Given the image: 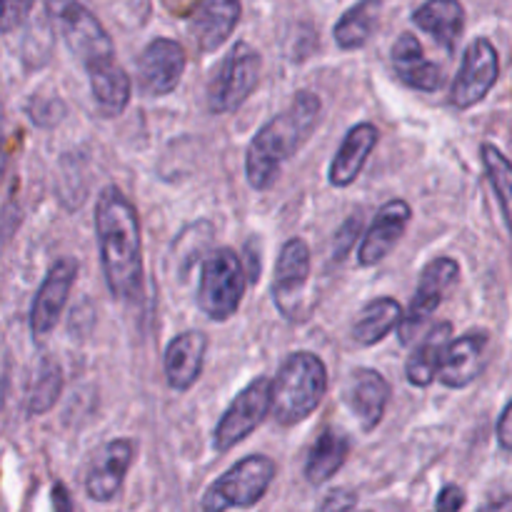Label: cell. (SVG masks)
Instances as JSON below:
<instances>
[{
  "instance_id": "obj_32",
  "label": "cell",
  "mask_w": 512,
  "mask_h": 512,
  "mask_svg": "<svg viewBox=\"0 0 512 512\" xmlns=\"http://www.w3.org/2000/svg\"><path fill=\"white\" fill-rule=\"evenodd\" d=\"M355 505H358V495L353 490L335 488L333 493L325 495L318 512H355Z\"/></svg>"
},
{
  "instance_id": "obj_13",
  "label": "cell",
  "mask_w": 512,
  "mask_h": 512,
  "mask_svg": "<svg viewBox=\"0 0 512 512\" xmlns=\"http://www.w3.org/2000/svg\"><path fill=\"white\" fill-rule=\"evenodd\" d=\"M75 278H78V263L75 260L63 258L50 265L48 275L40 283L33 305H30V333H33V338L43 340L58 325L60 313H63L70 290L75 285Z\"/></svg>"
},
{
  "instance_id": "obj_11",
  "label": "cell",
  "mask_w": 512,
  "mask_h": 512,
  "mask_svg": "<svg viewBox=\"0 0 512 512\" xmlns=\"http://www.w3.org/2000/svg\"><path fill=\"white\" fill-rule=\"evenodd\" d=\"M310 283V248L303 238H290L288 243L280 248L278 263H275V278H273V293L275 308L285 315V318H298L300 308H303L305 290Z\"/></svg>"
},
{
  "instance_id": "obj_6",
  "label": "cell",
  "mask_w": 512,
  "mask_h": 512,
  "mask_svg": "<svg viewBox=\"0 0 512 512\" xmlns=\"http://www.w3.org/2000/svg\"><path fill=\"white\" fill-rule=\"evenodd\" d=\"M263 73V58L245 40L233 45L208 83V108L213 115H228L248 100Z\"/></svg>"
},
{
  "instance_id": "obj_2",
  "label": "cell",
  "mask_w": 512,
  "mask_h": 512,
  "mask_svg": "<svg viewBox=\"0 0 512 512\" xmlns=\"http://www.w3.org/2000/svg\"><path fill=\"white\" fill-rule=\"evenodd\" d=\"M323 103L313 90H298L288 108L270 118L250 140L245 155V178L250 188L268 190L278 180L283 165L303 148L318 125Z\"/></svg>"
},
{
  "instance_id": "obj_20",
  "label": "cell",
  "mask_w": 512,
  "mask_h": 512,
  "mask_svg": "<svg viewBox=\"0 0 512 512\" xmlns=\"http://www.w3.org/2000/svg\"><path fill=\"white\" fill-rule=\"evenodd\" d=\"M390 60H393L398 78L405 85H410V88L423 90V93H435V90L443 88V68L425 58L423 45H420V40L413 33H403L395 40L393 50H390Z\"/></svg>"
},
{
  "instance_id": "obj_10",
  "label": "cell",
  "mask_w": 512,
  "mask_h": 512,
  "mask_svg": "<svg viewBox=\"0 0 512 512\" xmlns=\"http://www.w3.org/2000/svg\"><path fill=\"white\" fill-rule=\"evenodd\" d=\"M500 75L498 48L488 38H475L465 50L463 65L450 88V103L458 110H468L483 103Z\"/></svg>"
},
{
  "instance_id": "obj_19",
  "label": "cell",
  "mask_w": 512,
  "mask_h": 512,
  "mask_svg": "<svg viewBox=\"0 0 512 512\" xmlns=\"http://www.w3.org/2000/svg\"><path fill=\"white\" fill-rule=\"evenodd\" d=\"M205 353H208V338L200 330H188L178 338L170 340L165 348V378L168 385L178 393H185L195 385V380L203 373Z\"/></svg>"
},
{
  "instance_id": "obj_29",
  "label": "cell",
  "mask_w": 512,
  "mask_h": 512,
  "mask_svg": "<svg viewBox=\"0 0 512 512\" xmlns=\"http://www.w3.org/2000/svg\"><path fill=\"white\" fill-rule=\"evenodd\" d=\"M60 390H63V373L55 363H45L40 370L38 380H35L33 390H30L28 400V413L30 415H43L58 403Z\"/></svg>"
},
{
  "instance_id": "obj_17",
  "label": "cell",
  "mask_w": 512,
  "mask_h": 512,
  "mask_svg": "<svg viewBox=\"0 0 512 512\" xmlns=\"http://www.w3.org/2000/svg\"><path fill=\"white\" fill-rule=\"evenodd\" d=\"M390 400V385L383 378V373L373 368H358L348 380L345 388V403H348L350 413L358 418L360 428L365 433L375 430L383 420L385 408Z\"/></svg>"
},
{
  "instance_id": "obj_5",
  "label": "cell",
  "mask_w": 512,
  "mask_h": 512,
  "mask_svg": "<svg viewBox=\"0 0 512 512\" xmlns=\"http://www.w3.org/2000/svg\"><path fill=\"white\" fill-rule=\"evenodd\" d=\"M275 478V463L268 455H248L220 475L203 495V512H225L260 503Z\"/></svg>"
},
{
  "instance_id": "obj_18",
  "label": "cell",
  "mask_w": 512,
  "mask_h": 512,
  "mask_svg": "<svg viewBox=\"0 0 512 512\" xmlns=\"http://www.w3.org/2000/svg\"><path fill=\"white\" fill-rule=\"evenodd\" d=\"M243 3L240 0H200L190 18V33L203 53H213L238 28Z\"/></svg>"
},
{
  "instance_id": "obj_28",
  "label": "cell",
  "mask_w": 512,
  "mask_h": 512,
  "mask_svg": "<svg viewBox=\"0 0 512 512\" xmlns=\"http://www.w3.org/2000/svg\"><path fill=\"white\" fill-rule=\"evenodd\" d=\"M483 153V163H485V173H488L490 188H493L495 198H498L500 210H503V220L505 228L510 230V205H512V168L510 160L505 158L503 150L493 143H483L480 148Z\"/></svg>"
},
{
  "instance_id": "obj_3",
  "label": "cell",
  "mask_w": 512,
  "mask_h": 512,
  "mask_svg": "<svg viewBox=\"0 0 512 512\" xmlns=\"http://www.w3.org/2000/svg\"><path fill=\"white\" fill-rule=\"evenodd\" d=\"M328 393V368L315 353L288 355L278 375L270 380V413L290 428L308 420Z\"/></svg>"
},
{
  "instance_id": "obj_38",
  "label": "cell",
  "mask_w": 512,
  "mask_h": 512,
  "mask_svg": "<svg viewBox=\"0 0 512 512\" xmlns=\"http://www.w3.org/2000/svg\"><path fill=\"white\" fill-rule=\"evenodd\" d=\"M5 168H8V150H5V145H0V183H3Z\"/></svg>"
},
{
  "instance_id": "obj_21",
  "label": "cell",
  "mask_w": 512,
  "mask_h": 512,
  "mask_svg": "<svg viewBox=\"0 0 512 512\" xmlns=\"http://www.w3.org/2000/svg\"><path fill=\"white\" fill-rule=\"evenodd\" d=\"M378 138L380 133L373 123H358L355 128H350L328 168L330 185H335V188H348V185H353L358 180L368 155L378 145Z\"/></svg>"
},
{
  "instance_id": "obj_7",
  "label": "cell",
  "mask_w": 512,
  "mask_h": 512,
  "mask_svg": "<svg viewBox=\"0 0 512 512\" xmlns=\"http://www.w3.org/2000/svg\"><path fill=\"white\" fill-rule=\"evenodd\" d=\"M460 265L453 258H435L433 263H428L420 273L418 290H415L413 300H410L408 313H403V320L398 325L400 343L403 345H415L420 340V330L428 325V320L433 318L435 310L443 303L445 293L458 283Z\"/></svg>"
},
{
  "instance_id": "obj_39",
  "label": "cell",
  "mask_w": 512,
  "mask_h": 512,
  "mask_svg": "<svg viewBox=\"0 0 512 512\" xmlns=\"http://www.w3.org/2000/svg\"><path fill=\"white\" fill-rule=\"evenodd\" d=\"M5 108H3V100H0V145H5Z\"/></svg>"
},
{
  "instance_id": "obj_16",
  "label": "cell",
  "mask_w": 512,
  "mask_h": 512,
  "mask_svg": "<svg viewBox=\"0 0 512 512\" xmlns=\"http://www.w3.org/2000/svg\"><path fill=\"white\" fill-rule=\"evenodd\" d=\"M133 463V443L125 438L110 440L90 460L85 475V493L98 503H108L123 488V480Z\"/></svg>"
},
{
  "instance_id": "obj_27",
  "label": "cell",
  "mask_w": 512,
  "mask_h": 512,
  "mask_svg": "<svg viewBox=\"0 0 512 512\" xmlns=\"http://www.w3.org/2000/svg\"><path fill=\"white\" fill-rule=\"evenodd\" d=\"M380 10H383V0H358L335 23V43L343 50L363 48L370 40V35L375 33V28H378Z\"/></svg>"
},
{
  "instance_id": "obj_30",
  "label": "cell",
  "mask_w": 512,
  "mask_h": 512,
  "mask_svg": "<svg viewBox=\"0 0 512 512\" xmlns=\"http://www.w3.org/2000/svg\"><path fill=\"white\" fill-rule=\"evenodd\" d=\"M25 110H28L30 120H33L35 125H40V128H50V125L60 123V118L65 115L63 100L55 98V95H50V98L35 95V98L28 100Z\"/></svg>"
},
{
  "instance_id": "obj_26",
  "label": "cell",
  "mask_w": 512,
  "mask_h": 512,
  "mask_svg": "<svg viewBox=\"0 0 512 512\" xmlns=\"http://www.w3.org/2000/svg\"><path fill=\"white\" fill-rule=\"evenodd\" d=\"M90 93L105 118H118L130 103V78L118 63L103 65L88 73Z\"/></svg>"
},
{
  "instance_id": "obj_1",
  "label": "cell",
  "mask_w": 512,
  "mask_h": 512,
  "mask_svg": "<svg viewBox=\"0 0 512 512\" xmlns=\"http://www.w3.org/2000/svg\"><path fill=\"white\" fill-rule=\"evenodd\" d=\"M100 265L115 300H138L143 290V240L135 205L118 185H105L95 203Z\"/></svg>"
},
{
  "instance_id": "obj_25",
  "label": "cell",
  "mask_w": 512,
  "mask_h": 512,
  "mask_svg": "<svg viewBox=\"0 0 512 512\" xmlns=\"http://www.w3.org/2000/svg\"><path fill=\"white\" fill-rule=\"evenodd\" d=\"M403 320V308L395 298H375L365 305L353 323V338L358 345H378L388 338L393 330H398Z\"/></svg>"
},
{
  "instance_id": "obj_4",
  "label": "cell",
  "mask_w": 512,
  "mask_h": 512,
  "mask_svg": "<svg viewBox=\"0 0 512 512\" xmlns=\"http://www.w3.org/2000/svg\"><path fill=\"white\" fill-rule=\"evenodd\" d=\"M245 285H248V278H245L243 260L230 248L213 250L200 270V310L218 323L233 318L245 295Z\"/></svg>"
},
{
  "instance_id": "obj_31",
  "label": "cell",
  "mask_w": 512,
  "mask_h": 512,
  "mask_svg": "<svg viewBox=\"0 0 512 512\" xmlns=\"http://www.w3.org/2000/svg\"><path fill=\"white\" fill-rule=\"evenodd\" d=\"M35 0H0V35L13 33L25 23Z\"/></svg>"
},
{
  "instance_id": "obj_15",
  "label": "cell",
  "mask_w": 512,
  "mask_h": 512,
  "mask_svg": "<svg viewBox=\"0 0 512 512\" xmlns=\"http://www.w3.org/2000/svg\"><path fill=\"white\" fill-rule=\"evenodd\" d=\"M410 218H413V208L408 205V200H388L375 213L368 233L363 235V243H360L358 250V263L363 268H373V265L383 263L390 250L405 235Z\"/></svg>"
},
{
  "instance_id": "obj_8",
  "label": "cell",
  "mask_w": 512,
  "mask_h": 512,
  "mask_svg": "<svg viewBox=\"0 0 512 512\" xmlns=\"http://www.w3.org/2000/svg\"><path fill=\"white\" fill-rule=\"evenodd\" d=\"M55 23L60 25L65 43H68V48L73 50V55L83 63L88 73L95 68H103V65L115 63L113 40H110L108 30L95 18L88 5L78 3V0L68 3L58 13Z\"/></svg>"
},
{
  "instance_id": "obj_36",
  "label": "cell",
  "mask_w": 512,
  "mask_h": 512,
  "mask_svg": "<svg viewBox=\"0 0 512 512\" xmlns=\"http://www.w3.org/2000/svg\"><path fill=\"white\" fill-rule=\"evenodd\" d=\"M53 512H73V500L63 483L53 485Z\"/></svg>"
},
{
  "instance_id": "obj_12",
  "label": "cell",
  "mask_w": 512,
  "mask_h": 512,
  "mask_svg": "<svg viewBox=\"0 0 512 512\" xmlns=\"http://www.w3.org/2000/svg\"><path fill=\"white\" fill-rule=\"evenodd\" d=\"M188 65V55L178 40L155 38L145 45L138 58L140 90L150 98H163L180 85V78Z\"/></svg>"
},
{
  "instance_id": "obj_9",
  "label": "cell",
  "mask_w": 512,
  "mask_h": 512,
  "mask_svg": "<svg viewBox=\"0 0 512 512\" xmlns=\"http://www.w3.org/2000/svg\"><path fill=\"white\" fill-rule=\"evenodd\" d=\"M270 415V378L260 375L253 383L245 385L223 418L218 420L213 430V448L218 453H228L230 448L243 443L253 430L260 428L265 418Z\"/></svg>"
},
{
  "instance_id": "obj_24",
  "label": "cell",
  "mask_w": 512,
  "mask_h": 512,
  "mask_svg": "<svg viewBox=\"0 0 512 512\" xmlns=\"http://www.w3.org/2000/svg\"><path fill=\"white\" fill-rule=\"evenodd\" d=\"M350 453V438L338 428H325L318 435L305 460V480L310 485H323L345 465Z\"/></svg>"
},
{
  "instance_id": "obj_34",
  "label": "cell",
  "mask_w": 512,
  "mask_h": 512,
  "mask_svg": "<svg viewBox=\"0 0 512 512\" xmlns=\"http://www.w3.org/2000/svg\"><path fill=\"white\" fill-rule=\"evenodd\" d=\"M465 505V493L460 485H445L435 503V512H460Z\"/></svg>"
},
{
  "instance_id": "obj_14",
  "label": "cell",
  "mask_w": 512,
  "mask_h": 512,
  "mask_svg": "<svg viewBox=\"0 0 512 512\" xmlns=\"http://www.w3.org/2000/svg\"><path fill=\"white\" fill-rule=\"evenodd\" d=\"M490 333L488 330H468L460 338L450 340L440 360L438 378L445 388L463 390L480 378L488 365Z\"/></svg>"
},
{
  "instance_id": "obj_33",
  "label": "cell",
  "mask_w": 512,
  "mask_h": 512,
  "mask_svg": "<svg viewBox=\"0 0 512 512\" xmlns=\"http://www.w3.org/2000/svg\"><path fill=\"white\" fill-rule=\"evenodd\" d=\"M358 235H360V220L350 218L348 223H345L343 228L338 230V235H335V250H333L335 258L343 260L345 255H348V250L353 248V243H355V238H358Z\"/></svg>"
},
{
  "instance_id": "obj_37",
  "label": "cell",
  "mask_w": 512,
  "mask_h": 512,
  "mask_svg": "<svg viewBox=\"0 0 512 512\" xmlns=\"http://www.w3.org/2000/svg\"><path fill=\"white\" fill-rule=\"evenodd\" d=\"M480 512H510V498L508 495H503V498H495L490 500V503H485Z\"/></svg>"
},
{
  "instance_id": "obj_23",
  "label": "cell",
  "mask_w": 512,
  "mask_h": 512,
  "mask_svg": "<svg viewBox=\"0 0 512 512\" xmlns=\"http://www.w3.org/2000/svg\"><path fill=\"white\" fill-rule=\"evenodd\" d=\"M453 340V323L443 320V323L433 325L423 340L415 345L413 355L405 363V378L415 388H428L435 378H438L440 360H443L445 348Z\"/></svg>"
},
{
  "instance_id": "obj_22",
  "label": "cell",
  "mask_w": 512,
  "mask_h": 512,
  "mask_svg": "<svg viewBox=\"0 0 512 512\" xmlns=\"http://www.w3.org/2000/svg\"><path fill=\"white\" fill-rule=\"evenodd\" d=\"M413 23L453 53L465 30V8L460 0H425L413 13Z\"/></svg>"
},
{
  "instance_id": "obj_35",
  "label": "cell",
  "mask_w": 512,
  "mask_h": 512,
  "mask_svg": "<svg viewBox=\"0 0 512 512\" xmlns=\"http://www.w3.org/2000/svg\"><path fill=\"white\" fill-rule=\"evenodd\" d=\"M512 403H508L503 408V413H500L498 418V440H500V448L503 450H510L512 448Z\"/></svg>"
}]
</instances>
